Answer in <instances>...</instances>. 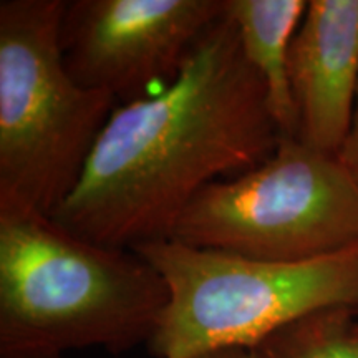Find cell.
<instances>
[{
  "label": "cell",
  "instance_id": "cell-1",
  "mask_svg": "<svg viewBox=\"0 0 358 358\" xmlns=\"http://www.w3.org/2000/svg\"><path fill=\"white\" fill-rule=\"evenodd\" d=\"M282 138L266 87L222 13L173 83L116 106L52 217L108 248L171 239L206 186L259 166Z\"/></svg>",
  "mask_w": 358,
  "mask_h": 358
},
{
  "label": "cell",
  "instance_id": "cell-2",
  "mask_svg": "<svg viewBox=\"0 0 358 358\" xmlns=\"http://www.w3.org/2000/svg\"><path fill=\"white\" fill-rule=\"evenodd\" d=\"M168 303L159 272L34 213H0V355H120L150 342Z\"/></svg>",
  "mask_w": 358,
  "mask_h": 358
},
{
  "label": "cell",
  "instance_id": "cell-3",
  "mask_svg": "<svg viewBox=\"0 0 358 358\" xmlns=\"http://www.w3.org/2000/svg\"><path fill=\"white\" fill-rule=\"evenodd\" d=\"M65 7L0 2V213L52 217L120 105L70 75L60 42Z\"/></svg>",
  "mask_w": 358,
  "mask_h": 358
},
{
  "label": "cell",
  "instance_id": "cell-4",
  "mask_svg": "<svg viewBox=\"0 0 358 358\" xmlns=\"http://www.w3.org/2000/svg\"><path fill=\"white\" fill-rule=\"evenodd\" d=\"M131 250L168 287V303L148 342L155 358L250 350L313 312L358 310V245L306 262L261 261L174 239Z\"/></svg>",
  "mask_w": 358,
  "mask_h": 358
},
{
  "label": "cell",
  "instance_id": "cell-5",
  "mask_svg": "<svg viewBox=\"0 0 358 358\" xmlns=\"http://www.w3.org/2000/svg\"><path fill=\"white\" fill-rule=\"evenodd\" d=\"M171 239L272 262H306L358 245V179L337 155L282 138L264 163L206 186Z\"/></svg>",
  "mask_w": 358,
  "mask_h": 358
},
{
  "label": "cell",
  "instance_id": "cell-6",
  "mask_svg": "<svg viewBox=\"0 0 358 358\" xmlns=\"http://www.w3.org/2000/svg\"><path fill=\"white\" fill-rule=\"evenodd\" d=\"M224 0H73L62 20V52L75 82L118 103L173 83Z\"/></svg>",
  "mask_w": 358,
  "mask_h": 358
},
{
  "label": "cell",
  "instance_id": "cell-7",
  "mask_svg": "<svg viewBox=\"0 0 358 358\" xmlns=\"http://www.w3.org/2000/svg\"><path fill=\"white\" fill-rule=\"evenodd\" d=\"M297 140L338 155L358 95V0H310L292 40Z\"/></svg>",
  "mask_w": 358,
  "mask_h": 358
},
{
  "label": "cell",
  "instance_id": "cell-8",
  "mask_svg": "<svg viewBox=\"0 0 358 358\" xmlns=\"http://www.w3.org/2000/svg\"><path fill=\"white\" fill-rule=\"evenodd\" d=\"M307 3L303 0H226L224 6V13L239 34L245 58L266 87L268 108L284 138L297 136L289 57Z\"/></svg>",
  "mask_w": 358,
  "mask_h": 358
},
{
  "label": "cell",
  "instance_id": "cell-9",
  "mask_svg": "<svg viewBox=\"0 0 358 358\" xmlns=\"http://www.w3.org/2000/svg\"><path fill=\"white\" fill-rule=\"evenodd\" d=\"M252 358H358V310L325 308L282 327L256 347Z\"/></svg>",
  "mask_w": 358,
  "mask_h": 358
},
{
  "label": "cell",
  "instance_id": "cell-10",
  "mask_svg": "<svg viewBox=\"0 0 358 358\" xmlns=\"http://www.w3.org/2000/svg\"><path fill=\"white\" fill-rule=\"evenodd\" d=\"M337 156L340 158V161H342V163L348 168V171L358 179V95H357L355 110H353L350 129H348L345 141H343V145L340 148Z\"/></svg>",
  "mask_w": 358,
  "mask_h": 358
},
{
  "label": "cell",
  "instance_id": "cell-11",
  "mask_svg": "<svg viewBox=\"0 0 358 358\" xmlns=\"http://www.w3.org/2000/svg\"><path fill=\"white\" fill-rule=\"evenodd\" d=\"M201 358H252V357H250V350H245V348H229V350H219Z\"/></svg>",
  "mask_w": 358,
  "mask_h": 358
},
{
  "label": "cell",
  "instance_id": "cell-12",
  "mask_svg": "<svg viewBox=\"0 0 358 358\" xmlns=\"http://www.w3.org/2000/svg\"><path fill=\"white\" fill-rule=\"evenodd\" d=\"M0 358H64V355H45V353H2Z\"/></svg>",
  "mask_w": 358,
  "mask_h": 358
}]
</instances>
